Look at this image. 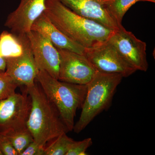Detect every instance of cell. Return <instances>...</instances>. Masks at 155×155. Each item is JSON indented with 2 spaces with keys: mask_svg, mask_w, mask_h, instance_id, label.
I'll return each instance as SVG.
<instances>
[{
  "mask_svg": "<svg viewBox=\"0 0 155 155\" xmlns=\"http://www.w3.org/2000/svg\"><path fill=\"white\" fill-rule=\"evenodd\" d=\"M26 90L31 101L27 127L35 141L46 146L49 142L69 132L58 109L39 85L35 83Z\"/></svg>",
  "mask_w": 155,
  "mask_h": 155,
  "instance_id": "2",
  "label": "cell"
},
{
  "mask_svg": "<svg viewBox=\"0 0 155 155\" xmlns=\"http://www.w3.org/2000/svg\"><path fill=\"white\" fill-rule=\"evenodd\" d=\"M36 81L58 109L68 130L69 131L73 130L76 111L81 107L86 96L87 84L61 81L44 71H38Z\"/></svg>",
  "mask_w": 155,
  "mask_h": 155,
  "instance_id": "3",
  "label": "cell"
},
{
  "mask_svg": "<svg viewBox=\"0 0 155 155\" xmlns=\"http://www.w3.org/2000/svg\"><path fill=\"white\" fill-rule=\"evenodd\" d=\"M45 147V146L41 145L34 140L20 155H44Z\"/></svg>",
  "mask_w": 155,
  "mask_h": 155,
  "instance_id": "20",
  "label": "cell"
},
{
  "mask_svg": "<svg viewBox=\"0 0 155 155\" xmlns=\"http://www.w3.org/2000/svg\"><path fill=\"white\" fill-rule=\"evenodd\" d=\"M0 155H2V154L1 153V151H0Z\"/></svg>",
  "mask_w": 155,
  "mask_h": 155,
  "instance_id": "22",
  "label": "cell"
},
{
  "mask_svg": "<svg viewBox=\"0 0 155 155\" xmlns=\"http://www.w3.org/2000/svg\"><path fill=\"white\" fill-rule=\"evenodd\" d=\"M139 2H149L155 3V0H139Z\"/></svg>",
  "mask_w": 155,
  "mask_h": 155,
  "instance_id": "21",
  "label": "cell"
},
{
  "mask_svg": "<svg viewBox=\"0 0 155 155\" xmlns=\"http://www.w3.org/2000/svg\"><path fill=\"white\" fill-rule=\"evenodd\" d=\"M84 55L99 72L117 73L126 78L137 71L108 40L95 47L85 49Z\"/></svg>",
  "mask_w": 155,
  "mask_h": 155,
  "instance_id": "8",
  "label": "cell"
},
{
  "mask_svg": "<svg viewBox=\"0 0 155 155\" xmlns=\"http://www.w3.org/2000/svg\"><path fill=\"white\" fill-rule=\"evenodd\" d=\"M31 30L41 33L57 48L72 51L84 54L85 48L73 41L57 28L44 12L34 21Z\"/></svg>",
  "mask_w": 155,
  "mask_h": 155,
  "instance_id": "13",
  "label": "cell"
},
{
  "mask_svg": "<svg viewBox=\"0 0 155 155\" xmlns=\"http://www.w3.org/2000/svg\"><path fill=\"white\" fill-rule=\"evenodd\" d=\"M75 13L99 23L109 29L116 30L119 25L110 16L105 7L107 0H59Z\"/></svg>",
  "mask_w": 155,
  "mask_h": 155,
  "instance_id": "12",
  "label": "cell"
},
{
  "mask_svg": "<svg viewBox=\"0 0 155 155\" xmlns=\"http://www.w3.org/2000/svg\"><path fill=\"white\" fill-rule=\"evenodd\" d=\"M44 13L57 28L78 44L90 48L107 41L114 30L84 18L59 0H46Z\"/></svg>",
  "mask_w": 155,
  "mask_h": 155,
  "instance_id": "1",
  "label": "cell"
},
{
  "mask_svg": "<svg viewBox=\"0 0 155 155\" xmlns=\"http://www.w3.org/2000/svg\"><path fill=\"white\" fill-rule=\"evenodd\" d=\"M20 48L19 54L6 57L5 72L19 85H34L39 70L27 35H13Z\"/></svg>",
  "mask_w": 155,
  "mask_h": 155,
  "instance_id": "6",
  "label": "cell"
},
{
  "mask_svg": "<svg viewBox=\"0 0 155 155\" xmlns=\"http://www.w3.org/2000/svg\"><path fill=\"white\" fill-rule=\"evenodd\" d=\"M26 35L39 71L58 79L60 59L58 49L39 32L30 30Z\"/></svg>",
  "mask_w": 155,
  "mask_h": 155,
  "instance_id": "10",
  "label": "cell"
},
{
  "mask_svg": "<svg viewBox=\"0 0 155 155\" xmlns=\"http://www.w3.org/2000/svg\"><path fill=\"white\" fill-rule=\"evenodd\" d=\"M92 140L87 138L81 141H74L66 155H86V151L92 145Z\"/></svg>",
  "mask_w": 155,
  "mask_h": 155,
  "instance_id": "18",
  "label": "cell"
},
{
  "mask_svg": "<svg viewBox=\"0 0 155 155\" xmlns=\"http://www.w3.org/2000/svg\"><path fill=\"white\" fill-rule=\"evenodd\" d=\"M31 101L26 89L0 101V134L7 136L27 129Z\"/></svg>",
  "mask_w": 155,
  "mask_h": 155,
  "instance_id": "5",
  "label": "cell"
},
{
  "mask_svg": "<svg viewBox=\"0 0 155 155\" xmlns=\"http://www.w3.org/2000/svg\"><path fill=\"white\" fill-rule=\"evenodd\" d=\"M0 151L2 155H18L9 139L0 134Z\"/></svg>",
  "mask_w": 155,
  "mask_h": 155,
  "instance_id": "19",
  "label": "cell"
},
{
  "mask_svg": "<svg viewBox=\"0 0 155 155\" xmlns=\"http://www.w3.org/2000/svg\"><path fill=\"white\" fill-rule=\"evenodd\" d=\"M63 133L53 140L45 147L44 155H66L72 143L75 140Z\"/></svg>",
  "mask_w": 155,
  "mask_h": 155,
  "instance_id": "15",
  "label": "cell"
},
{
  "mask_svg": "<svg viewBox=\"0 0 155 155\" xmlns=\"http://www.w3.org/2000/svg\"><path fill=\"white\" fill-rule=\"evenodd\" d=\"M123 76L117 73L97 71L87 84V91L79 119L73 127L78 134L103 111L110 107Z\"/></svg>",
  "mask_w": 155,
  "mask_h": 155,
  "instance_id": "4",
  "label": "cell"
},
{
  "mask_svg": "<svg viewBox=\"0 0 155 155\" xmlns=\"http://www.w3.org/2000/svg\"><path fill=\"white\" fill-rule=\"evenodd\" d=\"M57 49L60 59L58 79L75 84H87L97 71L84 55Z\"/></svg>",
  "mask_w": 155,
  "mask_h": 155,
  "instance_id": "9",
  "label": "cell"
},
{
  "mask_svg": "<svg viewBox=\"0 0 155 155\" xmlns=\"http://www.w3.org/2000/svg\"><path fill=\"white\" fill-rule=\"evenodd\" d=\"M46 0H20L17 8L9 14L5 26L13 35L26 34L34 21L44 12Z\"/></svg>",
  "mask_w": 155,
  "mask_h": 155,
  "instance_id": "11",
  "label": "cell"
},
{
  "mask_svg": "<svg viewBox=\"0 0 155 155\" xmlns=\"http://www.w3.org/2000/svg\"><path fill=\"white\" fill-rule=\"evenodd\" d=\"M108 41L128 64L137 71L147 72L148 69L147 44L122 25L114 32Z\"/></svg>",
  "mask_w": 155,
  "mask_h": 155,
  "instance_id": "7",
  "label": "cell"
},
{
  "mask_svg": "<svg viewBox=\"0 0 155 155\" xmlns=\"http://www.w3.org/2000/svg\"><path fill=\"white\" fill-rule=\"evenodd\" d=\"M6 136L11 141L18 155H20L28 145L34 140L28 128Z\"/></svg>",
  "mask_w": 155,
  "mask_h": 155,
  "instance_id": "16",
  "label": "cell"
},
{
  "mask_svg": "<svg viewBox=\"0 0 155 155\" xmlns=\"http://www.w3.org/2000/svg\"><path fill=\"white\" fill-rule=\"evenodd\" d=\"M19 86L5 72L0 71V101L15 93Z\"/></svg>",
  "mask_w": 155,
  "mask_h": 155,
  "instance_id": "17",
  "label": "cell"
},
{
  "mask_svg": "<svg viewBox=\"0 0 155 155\" xmlns=\"http://www.w3.org/2000/svg\"><path fill=\"white\" fill-rule=\"evenodd\" d=\"M138 2L139 0H107L105 7L110 16L120 27L126 12Z\"/></svg>",
  "mask_w": 155,
  "mask_h": 155,
  "instance_id": "14",
  "label": "cell"
},
{
  "mask_svg": "<svg viewBox=\"0 0 155 155\" xmlns=\"http://www.w3.org/2000/svg\"></svg>",
  "mask_w": 155,
  "mask_h": 155,
  "instance_id": "23",
  "label": "cell"
}]
</instances>
